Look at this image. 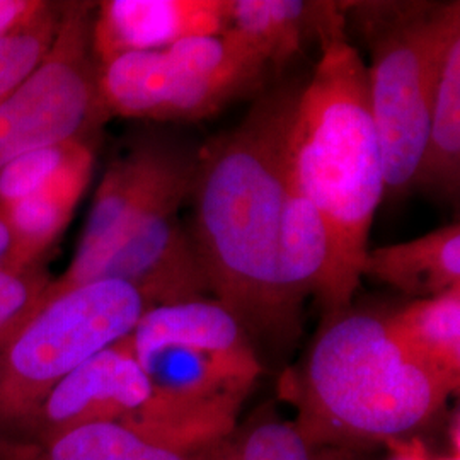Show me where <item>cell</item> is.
Masks as SVG:
<instances>
[{
	"mask_svg": "<svg viewBox=\"0 0 460 460\" xmlns=\"http://www.w3.org/2000/svg\"><path fill=\"white\" fill-rule=\"evenodd\" d=\"M363 277L418 296H440L460 285V226L452 222L421 237L368 249Z\"/></svg>",
	"mask_w": 460,
	"mask_h": 460,
	"instance_id": "13",
	"label": "cell"
},
{
	"mask_svg": "<svg viewBox=\"0 0 460 460\" xmlns=\"http://www.w3.org/2000/svg\"><path fill=\"white\" fill-rule=\"evenodd\" d=\"M0 460H7V459H5V457H4V456H2V454H0Z\"/></svg>",
	"mask_w": 460,
	"mask_h": 460,
	"instance_id": "27",
	"label": "cell"
},
{
	"mask_svg": "<svg viewBox=\"0 0 460 460\" xmlns=\"http://www.w3.org/2000/svg\"><path fill=\"white\" fill-rule=\"evenodd\" d=\"M93 171H83L62 182L16 201L0 214L13 232V268L41 264L75 212Z\"/></svg>",
	"mask_w": 460,
	"mask_h": 460,
	"instance_id": "17",
	"label": "cell"
},
{
	"mask_svg": "<svg viewBox=\"0 0 460 460\" xmlns=\"http://www.w3.org/2000/svg\"><path fill=\"white\" fill-rule=\"evenodd\" d=\"M338 2L230 0L229 30L239 34L271 66L281 70L317 40Z\"/></svg>",
	"mask_w": 460,
	"mask_h": 460,
	"instance_id": "15",
	"label": "cell"
},
{
	"mask_svg": "<svg viewBox=\"0 0 460 460\" xmlns=\"http://www.w3.org/2000/svg\"><path fill=\"white\" fill-rule=\"evenodd\" d=\"M94 279H119L132 285L150 309L210 296L193 239L178 214L159 215L133 229L74 287Z\"/></svg>",
	"mask_w": 460,
	"mask_h": 460,
	"instance_id": "11",
	"label": "cell"
},
{
	"mask_svg": "<svg viewBox=\"0 0 460 460\" xmlns=\"http://www.w3.org/2000/svg\"><path fill=\"white\" fill-rule=\"evenodd\" d=\"M460 182V34L445 53L429 113L427 147L414 186L454 199Z\"/></svg>",
	"mask_w": 460,
	"mask_h": 460,
	"instance_id": "16",
	"label": "cell"
},
{
	"mask_svg": "<svg viewBox=\"0 0 460 460\" xmlns=\"http://www.w3.org/2000/svg\"><path fill=\"white\" fill-rule=\"evenodd\" d=\"M271 66L232 30L127 53L99 66L110 116L154 123H193L254 94Z\"/></svg>",
	"mask_w": 460,
	"mask_h": 460,
	"instance_id": "6",
	"label": "cell"
},
{
	"mask_svg": "<svg viewBox=\"0 0 460 460\" xmlns=\"http://www.w3.org/2000/svg\"><path fill=\"white\" fill-rule=\"evenodd\" d=\"M2 454L7 460H198L155 444L123 423L87 425L40 448Z\"/></svg>",
	"mask_w": 460,
	"mask_h": 460,
	"instance_id": "19",
	"label": "cell"
},
{
	"mask_svg": "<svg viewBox=\"0 0 460 460\" xmlns=\"http://www.w3.org/2000/svg\"><path fill=\"white\" fill-rule=\"evenodd\" d=\"M148 395L147 376L135 357L128 334L62 378L40 402L16 440L0 450H33L77 428L121 423L146 404Z\"/></svg>",
	"mask_w": 460,
	"mask_h": 460,
	"instance_id": "10",
	"label": "cell"
},
{
	"mask_svg": "<svg viewBox=\"0 0 460 460\" xmlns=\"http://www.w3.org/2000/svg\"><path fill=\"white\" fill-rule=\"evenodd\" d=\"M345 450L315 448L296 421L252 418L226 438L205 450L198 460H340Z\"/></svg>",
	"mask_w": 460,
	"mask_h": 460,
	"instance_id": "20",
	"label": "cell"
},
{
	"mask_svg": "<svg viewBox=\"0 0 460 460\" xmlns=\"http://www.w3.org/2000/svg\"><path fill=\"white\" fill-rule=\"evenodd\" d=\"M370 49L368 93L384 161L385 198L410 193L427 147L431 104L460 4L425 0L343 2Z\"/></svg>",
	"mask_w": 460,
	"mask_h": 460,
	"instance_id": "4",
	"label": "cell"
},
{
	"mask_svg": "<svg viewBox=\"0 0 460 460\" xmlns=\"http://www.w3.org/2000/svg\"><path fill=\"white\" fill-rule=\"evenodd\" d=\"M96 5L64 2L47 58L0 102V171L34 148L94 140L111 118L99 91V66L91 45Z\"/></svg>",
	"mask_w": 460,
	"mask_h": 460,
	"instance_id": "8",
	"label": "cell"
},
{
	"mask_svg": "<svg viewBox=\"0 0 460 460\" xmlns=\"http://www.w3.org/2000/svg\"><path fill=\"white\" fill-rule=\"evenodd\" d=\"M387 317L414 355L460 382V285L440 296L416 298Z\"/></svg>",
	"mask_w": 460,
	"mask_h": 460,
	"instance_id": "18",
	"label": "cell"
},
{
	"mask_svg": "<svg viewBox=\"0 0 460 460\" xmlns=\"http://www.w3.org/2000/svg\"><path fill=\"white\" fill-rule=\"evenodd\" d=\"M132 348L150 395L121 423L190 457H199L235 429L239 411L264 372L252 345L157 341Z\"/></svg>",
	"mask_w": 460,
	"mask_h": 460,
	"instance_id": "7",
	"label": "cell"
},
{
	"mask_svg": "<svg viewBox=\"0 0 460 460\" xmlns=\"http://www.w3.org/2000/svg\"><path fill=\"white\" fill-rule=\"evenodd\" d=\"M345 28L338 2L319 36L317 66L300 91L288 154L290 186L313 203L328 232V275L319 296L326 314L351 305L385 198L367 64Z\"/></svg>",
	"mask_w": 460,
	"mask_h": 460,
	"instance_id": "2",
	"label": "cell"
},
{
	"mask_svg": "<svg viewBox=\"0 0 460 460\" xmlns=\"http://www.w3.org/2000/svg\"><path fill=\"white\" fill-rule=\"evenodd\" d=\"M14 239L5 217L0 214V268H13Z\"/></svg>",
	"mask_w": 460,
	"mask_h": 460,
	"instance_id": "25",
	"label": "cell"
},
{
	"mask_svg": "<svg viewBox=\"0 0 460 460\" xmlns=\"http://www.w3.org/2000/svg\"><path fill=\"white\" fill-rule=\"evenodd\" d=\"M229 24L230 0H106L94 11L93 55L102 66L127 53L224 33Z\"/></svg>",
	"mask_w": 460,
	"mask_h": 460,
	"instance_id": "12",
	"label": "cell"
},
{
	"mask_svg": "<svg viewBox=\"0 0 460 460\" xmlns=\"http://www.w3.org/2000/svg\"><path fill=\"white\" fill-rule=\"evenodd\" d=\"M36 4L38 0H0V34L9 31L28 16Z\"/></svg>",
	"mask_w": 460,
	"mask_h": 460,
	"instance_id": "24",
	"label": "cell"
},
{
	"mask_svg": "<svg viewBox=\"0 0 460 460\" xmlns=\"http://www.w3.org/2000/svg\"><path fill=\"white\" fill-rule=\"evenodd\" d=\"M0 349H2V348H0Z\"/></svg>",
	"mask_w": 460,
	"mask_h": 460,
	"instance_id": "28",
	"label": "cell"
},
{
	"mask_svg": "<svg viewBox=\"0 0 460 460\" xmlns=\"http://www.w3.org/2000/svg\"><path fill=\"white\" fill-rule=\"evenodd\" d=\"M199 147L164 133H144L108 165L99 182L74 260L45 296L72 288L133 229L159 215L178 214L191 195Z\"/></svg>",
	"mask_w": 460,
	"mask_h": 460,
	"instance_id": "9",
	"label": "cell"
},
{
	"mask_svg": "<svg viewBox=\"0 0 460 460\" xmlns=\"http://www.w3.org/2000/svg\"><path fill=\"white\" fill-rule=\"evenodd\" d=\"M49 281L41 264L0 268V348L40 309Z\"/></svg>",
	"mask_w": 460,
	"mask_h": 460,
	"instance_id": "23",
	"label": "cell"
},
{
	"mask_svg": "<svg viewBox=\"0 0 460 460\" xmlns=\"http://www.w3.org/2000/svg\"><path fill=\"white\" fill-rule=\"evenodd\" d=\"M148 309L138 290L119 279H94L43 296L0 349V448L16 440L62 378L128 336Z\"/></svg>",
	"mask_w": 460,
	"mask_h": 460,
	"instance_id": "5",
	"label": "cell"
},
{
	"mask_svg": "<svg viewBox=\"0 0 460 460\" xmlns=\"http://www.w3.org/2000/svg\"><path fill=\"white\" fill-rule=\"evenodd\" d=\"M64 2H40L9 31L0 34V102L26 83L43 64L57 38Z\"/></svg>",
	"mask_w": 460,
	"mask_h": 460,
	"instance_id": "22",
	"label": "cell"
},
{
	"mask_svg": "<svg viewBox=\"0 0 460 460\" xmlns=\"http://www.w3.org/2000/svg\"><path fill=\"white\" fill-rule=\"evenodd\" d=\"M94 140L34 148L0 171V212L66 178L94 169Z\"/></svg>",
	"mask_w": 460,
	"mask_h": 460,
	"instance_id": "21",
	"label": "cell"
},
{
	"mask_svg": "<svg viewBox=\"0 0 460 460\" xmlns=\"http://www.w3.org/2000/svg\"><path fill=\"white\" fill-rule=\"evenodd\" d=\"M353 459V457H351V454H349V452H346L345 456H343V457H341V459L340 460H351Z\"/></svg>",
	"mask_w": 460,
	"mask_h": 460,
	"instance_id": "26",
	"label": "cell"
},
{
	"mask_svg": "<svg viewBox=\"0 0 460 460\" xmlns=\"http://www.w3.org/2000/svg\"><path fill=\"white\" fill-rule=\"evenodd\" d=\"M302 85L264 91L243 121L198 152L190 235L210 296L234 314L256 348L292 343L281 307L279 234L288 195L290 133Z\"/></svg>",
	"mask_w": 460,
	"mask_h": 460,
	"instance_id": "1",
	"label": "cell"
},
{
	"mask_svg": "<svg viewBox=\"0 0 460 460\" xmlns=\"http://www.w3.org/2000/svg\"><path fill=\"white\" fill-rule=\"evenodd\" d=\"M414 355L385 314H326L296 377V425L315 448L349 450L404 437L459 389Z\"/></svg>",
	"mask_w": 460,
	"mask_h": 460,
	"instance_id": "3",
	"label": "cell"
},
{
	"mask_svg": "<svg viewBox=\"0 0 460 460\" xmlns=\"http://www.w3.org/2000/svg\"><path fill=\"white\" fill-rule=\"evenodd\" d=\"M328 266L326 227L313 203L288 181L279 234V288L281 307L296 331L305 298L321 296Z\"/></svg>",
	"mask_w": 460,
	"mask_h": 460,
	"instance_id": "14",
	"label": "cell"
}]
</instances>
